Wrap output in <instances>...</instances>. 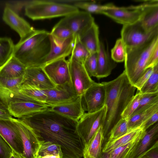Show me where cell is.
<instances>
[{
    "mask_svg": "<svg viewBox=\"0 0 158 158\" xmlns=\"http://www.w3.org/2000/svg\"><path fill=\"white\" fill-rule=\"evenodd\" d=\"M44 141L59 145L62 158H82L84 147L77 129V122L49 109L18 118Z\"/></svg>",
    "mask_w": 158,
    "mask_h": 158,
    "instance_id": "obj_1",
    "label": "cell"
},
{
    "mask_svg": "<svg viewBox=\"0 0 158 158\" xmlns=\"http://www.w3.org/2000/svg\"><path fill=\"white\" fill-rule=\"evenodd\" d=\"M106 91V112L102 125L104 139L122 118V114L135 95L136 88L130 81L125 71L114 79L102 82Z\"/></svg>",
    "mask_w": 158,
    "mask_h": 158,
    "instance_id": "obj_2",
    "label": "cell"
},
{
    "mask_svg": "<svg viewBox=\"0 0 158 158\" xmlns=\"http://www.w3.org/2000/svg\"><path fill=\"white\" fill-rule=\"evenodd\" d=\"M50 48V32L34 29L15 45L13 56L26 68L42 67Z\"/></svg>",
    "mask_w": 158,
    "mask_h": 158,
    "instance_id": "obj_3",
    "label": "cell"
},
{
    "mask_svg": "<svg viewBox=\"0 0 158 158\" xmlns=\"http://www.w3.org/2000/svg\"><path fill=\"white\" fill-rule=\"evenodd\" d=\"M158 45V35L140 45L126 48L124 71L133 85L146 69L152 53Z\"/></svg>",
    "mask_w": 158,
    "mask_h": 158,
    "instance_id": "obj_4",
    "label": "cell"
},
{
    "mask_svg": "<svg viewBox=\"0 0 158 158\" xmlns=\"http://www.w3.org/2000/svg\"><path fill=\"white\" fill-rule=\"evenodd\" d=\"M79 10L73 5L56 0H32L27 2L25 14L33 20L66 17Z\"/></svg>",
    "mask_w": 158,
    "mask_h": 158,
    "instance_id": "obj_5",
    "label": "cell"
},
{
    "mask_svg": "<svg viewBox=\"0 0 158 158\" xmlns=\"http://www.w3.org/2000/svg\"><path fill=\"white\" fill-rule=\"evenodd\" d=\"M106 106L92 113H85L77 122V129L84 147V150L88 147L92 138L100 127L102 126L105 118Z\"/></svg>",
    "mask_w": 158,
    "mask_h": 158,
    "instance_id": "obj_6",
    "label": "cell"
},
{
    "mask_svg": "<svg viewBox=\"0 0 158 158\" xmlns=\"http://www.w3.org/2000/svg\"><path fill=\"white\" fill-rule=\"evenodd\" d=\"M158 35V27L148 31L139 20L131 24L123 25L121 38L126 48H131L142 44Z\"/></svg>",
    "mask_w": 158,
    "mask_h": 158,
    "instance_id": "obj_7",
    "label": "cell"
},
{
    "mask_svg": "<svg viewBox=\"0 0 158 158\" xmlns=\"http://www.w3.org/2000/svg\"><path fill=\"white\" fill-rule=\"evenodd\" d=\"M11 119L16 125L22 140L23 158H36L44 140L40 135L20 120L13 118Z\"/></svg>",
    "mask_w": 158,
    "mask_h": 158,
    "instance_id": "obj_8",
    "label": "cell"
},
{
    "mask_svg": "<svg viewBox=\"0 0 158 158\" xmlns=\"http://www.w3.org/2000/svg\"><path fill=\"white\" fill-rule=\"evenodd\" d=\"M143 12V6L140 5L126 7H119L109 3L108 8L101 14L111 18L123 25L131 24L139 21Z\"/></svg>",
    "mask_w": 158,
    "mask_h": 158,
    "instance_id": "obj_9",
    "label": "cell"
},
{
    "mask_svg": "<svg viewBox=\"0 0 158 158\" xmlns=\"http://www.w3.org/2000/svg\"><path fill=\"white\" fill-rule=\"evenodd\" d=\"M105 98L104 85L102 83L95 82L81 96L84 112L92 113L100 110L105 105Z\"/></svg>",
    "mask_w": 158,
    "mask_h": 158,
    "instance_id": "obj_10",
    "label": "cell"
},
{
    "mask_svg": "<svg viewBox=\"0 0 158 158\" xmlns=\"http://www.w3.org/2000/svg\"><path fill=\"white\" fill-rule=\"evenodd\" d=\"M68 61L71 83L77 95L81 96L95 82L89 75L83 64L70 58Z\"/></svg>",
    "mask_w": 158,
    "mask_h": 158,
    "instance_id": "obj_11",
    "label": "cell"
},
{
    "mask_svg": "<svg viewBox=\"0 0 158 158\" xmlns=\"http://www.w3.org/2000/svg\"><path fill=\"white\" fill-rule=\"evenodd\" d=\"M12 118L0 119V135L13 151L22 156L23 152L22 140L18 129Z\"/></svg>",
    "mask_w": 158,
    "mask_h": 158,
    "instance_id": "obj_12",
    "label": "cell"
},
{
    "mask_svg": "<svg viewBox=\"0 0 158 158\" xmlns=\"http://www.w3.org/2000/svg\"><path fill=\"white\" fill-rule=\"evenodd\" d=\"M44 90L47 95L46 104L50 106L71 102L79 97L71 82Z\"/></svg>",
    "mask_w": 158,
    "mask_h": 158,
    "instance_id": "obj_13",
    "label": "cell"
},
{
    "mask_svg": "<svg viewBox=\"0 0 158 158\" xmlns=\"http://www.w3.org/2000/svg\"><path fill=\"white\" fill-rule=\"evenodd\" d=\"M42 68L55 85L71 82L69 63L65 58L52 62Z\"/></svg>",
    "mask_w": 158,
    "mask_h": 158,
    "instance_id": "obj_14",
    "label": "cell"
},
{
    "mask_svg": "<svg viewBox=\"0 0 158 158\" xmlns=\"http://www.w3.org/2000/svg\"><path fill=\"white\" fill-rule=\"evenodd\" d=\"M21 85L42 90L50 89L56 86L41 67L26 68Z\"/></svg>",
    "mask_w": 158,
    "mask_h": 158,
    "instance_id": "obj_15",
    "label": "cell"
},
{
    "mask_svg": "<svg viewBox=\"0 0 158 158\" xmlns=\"http://www.w3.org/2000/svg\"><path fill=\"white\" fill-rule=\"evenodd\" d=\"M63 19L75 36H81L95 23L91 14L85 11L79 10Z\"/></svg>",
    "mask_w": 158,
    "mask_h": 158,
    "instance_id": "obj_16",
    "label": "cell"
},
{
    "mask_svg": "<svg viewBox=\"0 0 158 158\" xmlns=\"http://www.w3.org/2000/svg\"><path fill=\"white\" fill-rule=\"evenodd\" d=\"M45 104L30 101H18L10 102L7 106L12 116L19 118L51 108Z\"/></svg>",
    "mask_w": 158,
    "mask_h": 158,
    "instance_id": "obj_17",
    "label": "cell"
},
{
    "mask_svg": "<svg viewBox=\"0 0 158 158\" xmlns=\"http://www.w3.org/2000/svg\"><path fill=\"white\" fill-rule=\"evenodd\" d=\"M2 19L4 22L19 35L20 38L25 36L34 28L8 6L4 9Z\"/></svg>",
    "mask_w": 158,
    "mask_h": 158,
    "instance_id": "obj_18",
    "label": "cell"
},
{
    "mask_svg": "<svg viewBox=\"0 0 158 158\" xmlns=\"http://www.w3.org/2000/svg\"><path fill=\"white\" fill-rule=\"evenodd\" d=\"M142 1L143 12L139 21L144 29L150 31L158 27V1Z\"/></svg>",
    "mask_w": 158,
    "mask_h": 158,
    "instance_id": "obj_19",
    "label": "cell"
},
{
    "mask_svg": "<svg viewBox=\"0 0 158 158\" xmlns=\"http://www.w3.org/2000/svg\"><path fill=\"white\" fill-rule=\"evenodd\" d=\"M75 37L74 36H71L62 44H58L54 42L50 35V51L44 60L42 67L53 61L65 58L71 54L74 45Z\"/></svg>",
    "mask_w": 158,
    "mask_h": 158,
    "instance_id": "obj_20",
    "label": "cell"
},
{
    "mask_svg": "<svg viewBox=\"0 0 158 158\" xmlns=\"http://www.w3.org/2000/svg\"><path fill=\"white\" fill-rule=\"evenodd\" d=\"M81 96L71 102L52 106L51 108L62 115L77 122L85 113L82 105Z\"/></svg>",
    "mask_w": 158,
    "mask_h": 158,
    "instance_id": "obj_21",
    "label": "cell"
},
{
    "mask_svg": "<svg viewBox=\"0 0 158 158\" xmlns=\"http://www.w3.org/2000/svg\"><path fill=\"white\" fill-rule=\"evenodd\" d=\"M158 124L157 123L151 129L146 131L129 158H141L158 140Z\"/></svg>",
    "mask_w": 158,
    "mask_h": 158,
    "instance_id": "obj_22",
    "label": "cell"
},
{
    "mask_svg": "<svg viewBox=\"0 0 158 158\" xmlns=\"http://www.w3.org/2000/svg\"><path fill=\"white\" fill-rule=\"evenodd\" d=\"M96 77L98 80L106 77L111 73L115 64L110 58L103 43L100 42L98 52Z\"/></svg>",
    "mask_w": 158,
    "mask_h": 158,
    "instance_id": "obj_23",
    "label": "cell"
},
{
    "mask_svg": "<svg viewBox=\"0 0 158 158\" xmlns=\"http://www.w3.org/2000/svg\"><path fill=\"white\" fill-rule=\"evenodd\" d=\"M78 37L81 43L90 54L98 53L100 42L99 38L98 27L95 23Z\"/></svg>",
    "mask_w": 158,
    "mask_h": 158,
    "instance_id": "obj_24",
    "label": "cell"
},
{
    "mask_svg": "<svg viewBox=\"0 0 158 158\" xmlns=\"http://www.w3.org/2000/svg\"><path fill=\"white\" fill-rule=\"evenodd\" d=\"M145 131L140 126L130 130L116 139L107 141L102 147V152H107L112 149L126 144L138 137Z\"/></svg>",
    "mask_w": 158,
    "mask_h": 158,
    "instance_id": "obj_25",
    "label": "cell"
},
{
    "mask_svg": "<svg viewBox=\"0 0 158 158\" xmlns=\"http://www.w3.org/2000/svg\"><path fill=\"white\" fill-rule=\"evenodd\" d=\"M26 68L13 56L6 64L0 67V74L10 78L23 76Z\"/></svg>",
    "mask_w": 158,
    "mask_h": 158,
    "instance_id": "obj_26",
    "label": "cell"
},
{
    "mask_svg": "<svg viewBox=\"0 0 158 158\" xmlns=\"http://www.w3.org/2000/svg\"><path fill=\"white\" fill-rule=\"evenodd\" d=\"M104 138L102 126L91 139L88 148L84 150L83 158H98L102 152Z\"/></svg>",
    "mask_w": 158,
    "mask_h": 158,
    "instance_id": "obj_27",
    "label": "cell"
},
{
    "mask_svg": "<svg viewBox=\"0 0 158 158\" xmlns=\"http://www.w3.org/2000/svg\"><path fill=\"white\" fill-rule=\"evenodd\" d=\"M158 111V102L149 108L132 115L127 119L130 130L140 127L153 114Z\"/></svg>",
    "mask_w": 158,
    "mask_h": 158,
    "instance_id": "obj_28",
    "label": "cell"
},
{
    "mask_svg": "<svg viewBox=\"0 0 158 158\" xmlns=\"http://www.w3.org/2000/svg\"><path fill=\"white\" fill-rule=\"evenodd\" d=\"M50 33L53 40L58 44H62L69 38L74 36L63 18L54 27Z\"/></svg>",
    "mask_w": 158,
    "mask_h": 158,
    "instance_id": "obj_29",
    "label": "cell"
},
{
    "mask_svg": "<svg viewBox=\"0 0 158 158\" xmlns=\"http://www.w3.org/2000/svg\"><path fill=\"white\" fill-rule=\"evenodd\" d=\"M145 131L128 143L107 152L110 158H129L132 152L135 148Z\"/></svg>",
    "mask_w": 158,
    "mask_h": 158,
    "instance_id": "obj_30",
    "label": "cell"
},
{
    "mask_svg": "<svg viewBox=\"0 0 158 158\" xmlns=\"http://www.w3.org/2000/svg\"><path fill=\"white\" fill-rule=\"evenodd\" d=\"M18 101H30L40 102L22 94L19 91V89H9L0 86V101L7 108L10 102Z\"/></svg>",
    "mask_w": 158,
    "mask_h": 158,
    "instance_id": "obj_31",
    "label": "cell"
},
{
    "mask_svg": "<svg viewBox=\"0 0 158 158\" xmlns=\"http://www.w3.org/2000/svg\"><path fill=\"white\" fill-rule=\"evenodd\" d=\"M60 147L49 141H44L42 144L36 158H62Z\"/></svg>",
    "mask_w": 158,
    "mask_h": 158,
    "instance_id": "obj_32",
    "label": "cell"
},
{
    "mask_svg": "<svg viewBox=\"0 0 158 158\" xmlns=\"http://www.w3.org/2000/svg\"><path fill=\"white\" fill-rule=\"evenodd\" d=\"M14 46L10 38H0V67L13 56Z\"/></svg>",
    "mask_w": 158,
    "mask_h": 158,
    "instance_id": "obj_33",
    "label": "cell"
},
{
    "mask_svg": "<svg viewBox=\"0 0 158 158\" xmlns=\"http://www.w3.org/2000/svg\"><path fill=\"white\" fill-rule=\"evenodd\" d=\"M90 54L80 41L78 36H75L74 45L70 58L83 64Z\"/></svg>",
    "mask_w": 158,
    "mask_h": 158,
    "instance_id": "obj_34",
    "label": "cell"
},
{
    "mask_svg": "<svg viewBox=\"0 0 158 158\" xmlns=\"http://www.w3.org/2000/svg\"><path fill=\"white\" fill-rule=\"evenodd\" d=\"M22 94L43 103L46 104L47 95L44 90L39 89L25 85L18 87Z\"/></svg>",
    "mask_w": 158,
    "mask_h": 158,
    "instance_id": "obj_35",
    "label": "cell"
},
{
    "mask_svg": "<svg viewBox=\"0 0 158 158\" xmlns=\"http://www.w3.org/2000/svg\"><path fill=\"white\" fill-rule=\"evenodd\" d=\"M73 5L78 9L81 8L88 13L101 14L104 10L107 8L109 4L101 5L94 1H77Z\"/></svg>",
    "mask_w": 158,
    "mask_h": 158,
    "instance_id": "obj_36",
    "label": "cell"
},
{
    "mask_svg": "<svg viewBox=\"0 0 158 158\" xmlns=\"http://www.w3.org/2000/svg\"><path fill=\"white\" fill-rule=\"evenodd\" d=\"M153 68V72L149 77L139 91L141 94L158 92V64Z\"/></svg>",
    "mask_w": 158,
    "mask_h": 158,
    "instance_id": "obj_37",
    "label": "cell"
},
{
    "mask_svg": "<svg viewBox=\"0 0 158 158\" xmlns=\"http://www.w3.org/2000/svg\"><path fill=\"white\" fill-rule=\"evenodd\" d=\"M130 130L127 119L122 118L111 130L107 138V141L116 139L124 135Z\"/></svg>",
    "mask_w": 158,
    "mask_h": 158,
    "instance_id": "obj_38",
    "label": "cell"
},
{
    "mask_svg": "<svg viewBox=\"0 0 158 158\" xmlns=\"http://www.w3.org/2000/svg\"><path fill=\"white\" fill-rule=\"evenodd\" d=\"M141 94L139 106L133 115L158 102V92Z\"/></svg>",
    "mask_w": 158,
    "mask_h": 158,
    "instance_id": "obj_39",
    "label": "cell"
},
{
    "mask_svg": "<svg viewBox=\"0 0 158 158\" xmlns=\"http://www.w3.org/2000/svg\"><path fill=\"white\" fill-rule=\"evenodd\" d=\"M126 56V47L121 38L116 41L111 50V59L114 61L120 62L124 61Z\"/></svg>",
    "mask_w": 158,
    "mask_h": 158,
    "instance_id": "obj_40",
    "label": "cell"
},
{
    "mask_svg": "<svg viewBox=\"0 0 158 158\" xmlns=\"http://www.w3.org/2000/svg\"><path fill=\"white\" fill-rule=\"evenodd\" d=\"M98 53L90 54L83 65L89 75L96 77L97 68Z\"/></svg>",
    "mask_w": 158,
    "mask_h": 158,
    "instance_id": "obj_41",
    "label": "cell"
},
{
    "mask_svg": "<svg viewBox=\"0 0 158 158\" xmlns=\"http://www.w3.org/2000/svg\"><path fill=\"white\" fill-rule=\"evenodd\" d=\"M141 94L139 92L134 95L124 110L122 114V118L128 119L134 113L139 106Z\"/></svg>",
    "mask_w": 158,
    "mask_h": 158,
    "instance_id": "obj_42",
    "label": "cell"
},
{
    "mask_svg": "<svg viewBox=\"0 0 158 158\" xmlns=\"http://www.w3.org/2000/svg\"><path fill=\"white\" fill-rule=\"evenodd\" d=\"M23 76L10 78L0 74V86L9 89H19L18 87L21 85Z\"/></svg>",
    "mask_w": 158,
    "mask_h": 158,
    "instance_id": "obj_43",
    "label": "cell"
},
{
    "mask_svg": "<svg viewBox=\"0 0 158 158\" xmlns=\"http://www.w3.org/2000/svg\"><path fill=\"white\" fill-rule=\"evenodd\" d=\"M153 67L146 69L134 86L139 91L147 81L153 71Z\"/></svg>",
    "mask_w": 158,
    "mask_h": 158,
    "instance_id": "obj_44",
    "label": "cell"
},
{
    "mask_svg": "<svg viewBox=\"0 0 158 158\" xmlns=\"http://www.w3.org/2000/svg\"><path fill=\"white\" fill-rule=\"evenodd\" d=\"M12 152L10 146L0 135V158H10Z\"/></svg>",
    "mask_w": 158,
    "mask_h": 158,
    "instance_id": "obj_45",
    "label": "cell"
},
{
    "mask_svg": "<svg viewBox=\"0 0 158 158\" xmlns=\"http://www.w3.org/2000/svg\"><path fill=\"white\" fill-rule=\"evenodd\" d=\"M158 64V45L155 48L150 57L146 69L153 67Z\"/></svg>",
    "mask_w": 158,
    "mask_h": 158,
    "instance_id": "obj_46",
    "label": "cell"
},
{
    "mask_svg": "<svg viewBox=\"0 0 158 158\" xmlns=\"http://www.w3.org/2000/svg\"><path fill=\"white\" fill-rule=\"evenodd\" d=\"M143 156L147 158H158V140L144 154Z\"/></svg>",
    "mask_w": 158,
    "mask_h": 158,
    "instance_id": "obj_47",
    "label": "cell"
},
{
    "mask_svg": "<svg viewBox=\"0 0 158 158\" xmlns=\"http://www.w3.org/2000/svg\"><path fill=\"white\" fill-rule=\"evenodd\" d=\"M158 120V111L153 114L140 126L143 127L144 130L146 131L150 127L157 122Z\"/></svg>",
    "mask_w": 158,
    "mask_h": 158,
    "instance_id": "obj_48",
    "label": "cell"
},
{
    "mask_svg": "<svg viewBox=\"0 0 158 158\" xmlns=\"http://www.w3.org/2000/svg\"><path fill=\"white\" fill-rule=\"evenodd\" d=\"M12 116L10 113L7 107L0 101V119H10Z\"/></svg>",
    "mask_w": 158,
    "mask_h": 158,
    "instance_id": "obj_49",
    "label": "cell"
},
{
    "mask_svg": "<svg viewBox=\"0 0 158 158\" xmlns=\"http://www.w3.org/2000/svg\"><path fill=\"white\" fill-rule=\"evenodd\" d=\"M10 158H23V157L12 150V152Z\"/></svg>",
    "mask_w": 158,
    "mask_h": 158,
    "instance_id": "obj_50",
    "label": "cell"
},
{
    "mask_svg": "<svg viewBox=\"0 0 158 158\" xmlns=\"http://www.w3.org/2000/svg\"><path fill=\"white\" fill-rule=\"evenodd\" d=\"M98 158H110L107 152H102Z\"/></svg>",
    "mask_w": 158,
    "mask_h": 158,
    "instance_id": "obj_51",
    "label": "cell"
},
{
    "mask_svg": "<svg viewBox=\"0 0 158 158\" xmlns=\"http://www.w3.org/2000/svg\"><path fill=\"white\" fill-rule=\"evenodd\" d=\"M141 158H147L143 156L142 157H141Z\"/></svg>",
    "mask_w": 158,
    "mask_h": 158,
    "instance_id": "obj_52",
    "label": "cell"
},
{
    "mask_svg": "<svg viewBox=\"0 0 158 158\" xmlns=\"http://www.w3.org/2000/svg\"></svg>",
    "mask_w": 158,
    "mask_h": 158,
    "instance_id": "obj_53",
    "label": "cell"
},
{
    "mask_svg": "<svg viewBox=\"0 0 158 158\" xmlns=\"http://www.w3.org/2000/svg\"></svg>",
    "mask_w": 158,
    "mask_h": 158,
    "instance_id": "obj_54",
    "label": "cell"
},
{
    "mask_svg": "<svg viewBox=\"0 0 158 158\" xmlns=\"http://www.w3.org/2000/svg\"></svg>",
    "mask_w": 158,
    "mask_h": 158,
    "instance_id": "obj_55",
    "label": "cell"
}]
</instances>
